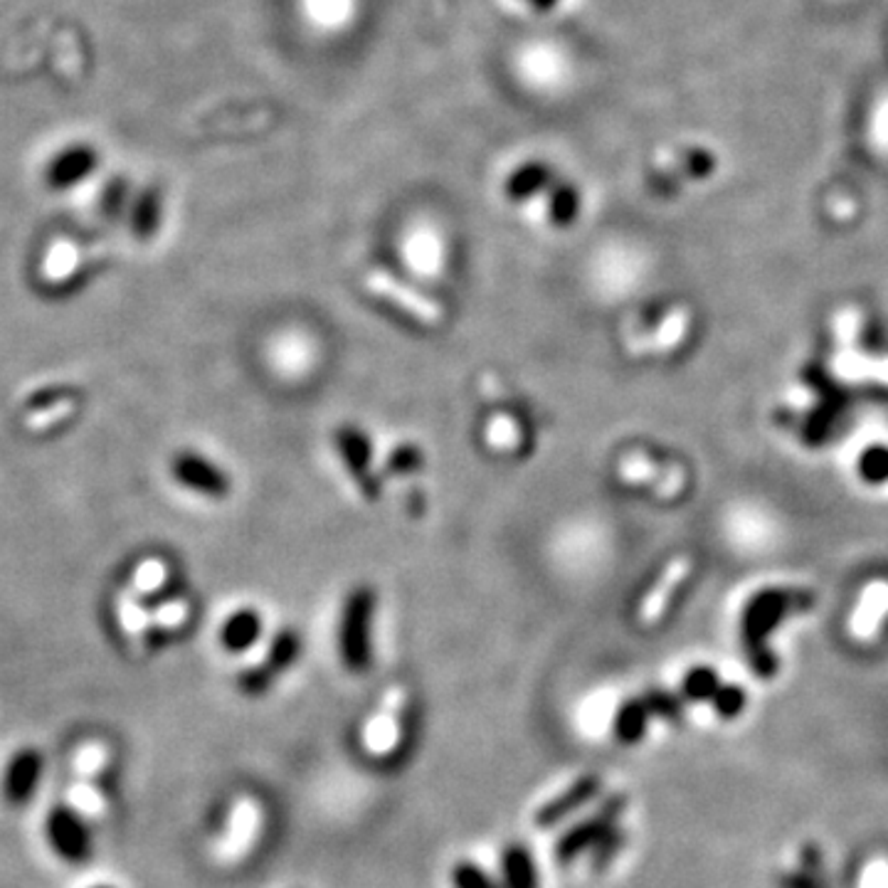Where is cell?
<instances>
[{"label":"cell","instance_id":"34","mask_svg":"<svg viewBox=\"0 0 888 888\" xmlns=\"http://www.w3.org/2000/svg\"><path fill=\"white\" fill-rule=\"evenodd\" d=\"M684 331H686V317H684V311L668 313V319L662 323L660 331H656L654 346H656V349H672V346H676V343L682 341Z\"/></svg>","mask_w":888,"mask_h":888},{"label":"cell","instance_id":"31","mask_svg":"<svg viewBox=\"0 0 888 888\" xmlns=\"http://www.w3.org/2000/svg\"><path fill=\"white\" fill-rule=\"evenodd\" d=\"M185 620H188V602L183 600L163 602L149 614V622L153 627H159V630H175V627H181Z\"/></svg>","mask_w":888,"mask_h":888},{"label":"cell","instance_id":"29","mask_svg":"<svg viewBox=\"0 0 888 888\" xmlns=\"http://www.w3.org/2000/svg\"><path fill=\"white\" fill-rule=\"evenodd\" d=\"M644 706L650 710L652 718H666V720H674L682 716V698L668 694V692H650L644 698Z\"/></svg>","mask_w":888,"mask_h":888},{"label":"cell","instance_id":"15","mask_svg":"<svg viewBox=\"0 0 888 888\" xmlns=\"http://www.w3.org/2000/svg\"><path fill=\"white\" fill-rule=\"evenodd\" d=\"M82 263L79 247L72 239H57L52 243L47 255L43 259V279L47 285H65V281L75 275Z\"/></svg>","mask_w":888,"mask_h":888},{"label":"cell","instance_id":"28","mask_svg":"<svg viewBox=\"0 0 888 888\" xmlns=\"http://www.w3.org/2000/svg\"><path fill=\"white\" fill-rule=\"evenodd\" d=\"M75 410V403L72 400H57L52 403L50 407H43V410H35L25 417V427L28 430H47V427L57 425L60 420H65V417Z\"/></svg>","mask_w":888,"mask_h":888},{"label":"cell","instance_id":"17","mask_svg":"<svg viewBox=\"0 0 888 888\" xmlns=\"http://www.w3.org/2000/svg\"><path fill=\"white\" fill-rule=\"evenodd\" d=\"M263 634V618L255 610H239L223 627V644L229 652H245Z\"/></svg>","mask_w":888,"mask_h":888},{"label":"cell","instance_id":"23","mask_svg":"<svg viewBox=\"0 0 888 888\" xmlns=\"http://www.w3.org/2000/svg\"><path fill=\"white\" fill-rule=\"evenodd\" d=\"M718 688L720 684L714 668L698 666L694 672H688L684 678V696L692 698V702H710Z\"/></svg>","mask_w":888,"mask_h":888},{"label":"cell","instance_id":"30","mask_svg":"<svg viewBox=\"0 0 888 888\" xmlns=\"http://www.w3.org/2000/svg\"><path fill=\"white\" fill-rule=\"evenodd\" d=\"M385 467L393 474H410L422 467V452L415 445H400L385 459Z\"/></svg>","mask_w":888,"mask_h":888},{"label":"cell","instance_id":"20","mask_svg":"<svg viewBox=\"0 0 888 888\" xmlns=\"http://www.w3.org/2000/svg\"><path fill=\"white\" fill-rule=\"evenodd\" d=\"M580 191L573 183H556L548 197V217L553 225L566 227L578 217Z\"/></svg>","mask_w":888,"mask_h":888},{"label":"cell","instance_id":"13","mask_svg":"<svg viewBox=\"0 0 888 888\" xmlns=\"http://www.w3.org/2000/svg\"><path fill=\"white\" fill-rule=\"evenodd\" d=\"M501 886L538 888V869L524 844H509L501 854Z\"/></svg>","mask_w":888,"mask_h":888},{"label":"cell","instance_id":"9","mask_svg":"<svg viewBox=\"0 0 888 888\" xmlns=\"http://www.w3.org/2000/svg\"><path fill=\"white\" fill-rule=\"evenodd\" d=\"M405 706V692L403 688H393L381 706V714H375L368 726H365L363 743L371 753H388V748L398 743L400 736V716Z\"/></svg>","mask_w":888,"mask_h":888},{"label":"cell","instance_id":"3","mask_svg":"<svg viewBox=\"0 0 888 888\" xmlns=\"http://www.w3.org/2000/svg\"><path fill=\"white\" fill-rule=\"evenodd\" d=\"M375 610V592L359 588L351 592L341 620V656L353 674L371 666V622Z\"/></svg>","mask_w":888,"mask_h":888},{"label":"cell","instance_id":"5","mask_svg":"<svg viewBox=\"0 0 888 888\" xmlns=\"http://www.w3.org/2000/svg\"><path fill=\"white\" fill-rule=\"evenodd\" d=\"M47 772L45 753L35 746H20L8 756L0 770V795L13 807L33 802L38 790L43 788Z\"/></svg>","mask_w":888,"mask_h":888},{"label":"cell","instance_id":"8","mask_svg":"<svg viewBox=\"0 0 888 888\" xmlns=\"http://www.w3.org/2000/svg\"><path fill=\"white\" fill-rule=\"evenodd\" d=\"M365 287H368L373 295L393 301V304H398L400 309L413 313L415 319H420L425 323L442 321V307L437 304V301L427 299L425 295H420V291L403 285V281H398L390 275H383V271H371V275L365 277Z\"/></svg>","mask_w":888,"mask_h":888},{"label":"cell","instance_id":"19","mask_svg":"<svg viewBox=\"0 0 888 888\" xmlns=\"http://www.w3.org/2000/svg\"><path fill=\"white\" fill-rule=\"evenodd\" d=\"M255 827H257L255 804L249 800L235 804L233 814H229V824H227V839L223 844L225 852L237 854L239 849H243V846L255 837Z\"/></svg>","mask_w":888,"mask_h":888},{"label":"cell","instance_id":"11","mask_svg":"<svg viewBox=\"0 0 888 888\" xmlns=\"http://www.w3.org/2000/svg\"><path fill=\"white\" fill-rule=\"evenodd\" d=\"M173 472L185 486L203 491L205 496H225L229 491V482L221 469L213 467L211 462H205L203 457H195L191 452L175 459Z\"/></svg>","mask_w":888,"mask_h":888},{"label":"cell","instance_id":"27","mask_svg":"<svg viewBox=\"0 0 888 888\" xmlns=\"http://www.w3.org/2000/svg\"><path fill=\"white\" fill-rule=\"evenodd\" d=\"M620 474H622V479H627V482H634V484H656V486H660V479H662L660 467L652 464L650 459L636 457V454H630V457L622 459Z\"/></svg>","mask_w":888,"mask_h":888},{"label":"cell","instance_id":"38","mask_svg":"<svg viewBox=\"0 0 888 888\" xmlns=\"http://www.w3.org/2000/svg\"><path fill=\"white\" fill-rule=\"evenodd\" d=\"M526 3H528L531 8L543 10V13H546V10H553V8L558 6V0H526Z\"/></svg>","mask_w":888,"mask_h":888},{"label":"cell","instance_id":"35","mask_svg":"<svg viewBox=\"0 0 888 888\" xmlns=\"http://www.w3.org/2000/svg\"><path fill=\"white\" fill-rule=\"evenodd\" d=\"M622 844H624V834H622L620 827H614V830L608 834V837H605V839L590 852L595 866H598V869H605V866H608V864L614 859V856L620 854Z\"/></svg>","mask_w":888,"mask_h":888},{"label":"cell","instance_id":"6","mask_svg":"<svg viewBox=\"0 0 888 888\" xmlns=\"http://www.w3.org/2000/svg\"><path fill=\"white\" fill-rule=\"evenodd\" d=\"M728 536L738 550L760 553L772 548V543L778 538V526L766 509L756 504H738L730 509Z\"/></svg>","mask_w":888,"mask_h":888},{"label":"cell","instance_id":"32","mask_svg":"<svg viewBox=\"0 0 888 888\" xmlns=\"http://www.w3.org/2000/svg\"><path fill=\"white\" fill-rule=\"evenodd\" d=\"M710 702H714L718 716L736 718L746 706V694H743V688H738V686H720Z\"/></svg>","mask_w":888,"mask_h":888},{"label":"cell","instance_id":"14","mask_svg":"<svg viewBox=\"0 0 888 888\" xmlns=\"http://www.w3.org/2000/svg\"><path fill=\"white\" fill-rule=\"evenodd\" d=\"M886 612H888V585L876 582L871 588H866L859 608H856V614L852 620V632L859 636V640H869V636L876 634V627H879Z\"/></svg>","mask_w":888,"mask_h":888},{"label":"cell","instance_id":"24","mask_svg":"<svg viewBox=\"0 0 888 888\" xmlns=\"http://www.w3.org/2000/svg\"><path fill=\"white\" fill-rule=\"evenodd\" d=\"M449 881H452L454 888H504L474 862L454 864L452 871H449Z\"/></svg>","mask_w":888,"mask_h":888},{"label":"cell","instance_id":"33","mask_svg":"<svg viewBox=\"0 0 888 888\" xmlns=\"http://www.w3.org/2000/svg\"><path fill=\"white\" fill-rule=\"evenodd\" d=\"M271 682H275V674H271L265 664L263 666H249V668H245L243 674H239V688H243L247 696L267 694Z\"/></svg>","mask_w":888,"mask_h":888},{"label":"cell","instance_id":"4","mask_svg":"<svg viewBox=\"0 0 888 888\" xmlns=\"http://www.w3.org/2000/svg\"><path fill=\"white\" fill-rule=\"evenodd\" d=\"M624 807H627L624 795H612L610 800H605L590 817L580 820L578 824H573L568 832L560 834V839L556 844V859L560 864H568L576 859V856L592 852L614 827H620Z\"/></svg>","mask_w":888,"mask_h":888},{"label":"cell","instance_id":"22","mask_svg":"<svg viewBox=\"0 0 888 888\" xmlns=\"http://www.w3.org/2000/svg\"><path fill=\"white\" fill-rule=\"evenodd\" d=\"M299 652H301L299 634L295 630H281L269 644L265 666L271 674L279 676L281 672H287V668L299 660Z\"/></svg>","mask_w":888,"mask_h":888},{"label":"cell","instance_id":"16","mask_svg":"<svg viewBox=\"0 0 888 888\" xmlns=\"http://www.w3.org/2000/svg\"><path fill=\"white\" fill-rule=\"evenodd\" d=\"M553 183V171L548 169L546 163H526L521 165L518 171H514L509 175L506 181V195L511 201H528V197L538 195L541 191H546V188Z\"/></svg>","mask_w":888,"mask_h":888},{"label":"cell","instance_id":"21","mask_svg":"<svg viewBox=\"0 0 888 888\" xmlns=\"http://www.w3.org/2000/svg\"><path fill=\"white\" fill-rule=\"evenodd\" d=\"M119 624H121L124 634H127L136 646L143 644L146 630H149L151 622H149V614H146L139 605V600H136L133 590H127L119 598Z\"/></svg>","mask_w":888,"mask_h":888},{"label":"cell","instance_id":"36","mask_svg":"<svg viewBox=\"0 0 888 888\" xmlns=\"http://www.w3.org/2000/svg\"><path fill=\"white\" fill-rule=\"evenodd\" d=\"M862 888H888V864L876 862L866 869Z\"/></svg>","mask_w":888,"mask_h":888},{"label":"cell","instance_id":"25","mask_svg":"<svg viewBox=\"0 0 888 888\" xmlns=\"http://www.w3.org/2000/svg\"><path fill=\"white\" fill-rule=\"evenodd\" d=\"M486 440L496 449H514L521 440V430L514 417L494 415L486 425Z\"/></svg>","mask_w":888,"mask_h":888},{"label":"cell","instance_id":"18","mask_svg":"<svg viewBox=\"0 0 888 888\" xmlns=\"http://www.w3.org/2000/svg\"><path fill=\"white\" fill-rule=\"evenodd\" d=\"M650 710H646L642 698H634V702H627L618 716H614V736H618L620 743L632 746L640 743L646 734V726H650Z\"/></svg>","mask_w":888,"mask_h":888},{"label":"cell","instance_id":"39","mask_svg":"<svg viewBox=\"0 0 888 888\" xmlns=\"http://www.w3.org/2000/svg\"><path fill=\"white\" fill-rule=\"evenodd\" d=\"M85 888H117V886H111V884H89Z\"/></svg>","mask_w":888,"mask_h":888},{"label":"cell","instance_id":"37","mask_svg":"<svg viewBox=\"0 0 888 888\" xmlns=\"http://www.w3.org/2000/svg\"><path fill=\"white\" fill-rule=\"evenodd\" d=\"M874 141L876 146H881V149H888V101L884 104L879 117L874 121Z\"/></svg>","mask_w":888,"mask_h":888},{"label":"cell","instance_id":"10","mask_svg":"<svg viewBox=\"0 0 888 888\" xmlns=\"http://www.w3.org/2000/svg\"><path fill=\"white\" fill-rule=\"evenodd\" d=\"M688 573H692V560L688 558H674L664 568L662 578L652 585V590L646 592V598L640 605V620L644 624L656 622L664 614L668 600L674 598V592L678 590V585L686 580Z\"/></svg>","mask_w":888,"mask_h":888},{"label":"cell","instance_id":"26","mask_svg":"<svg viewBox=\"0 0 888 888\" xmlns=\"http://www.w3.org/2000/svg\"><path fill=\"white\" fill-rule=\"evenodd\" d=\"M165 576H169V570H165L163 560H159V558L143 560L141 566L136 568V573H133L131 590L136 595H149V592L161 588V585L165 582Z\"/></svg>","mask_w":888,"mask_h":888},{"label":"cell","instance_id":"12","mask_svg":"<svg viewBox=\"0 0 888 888\" xmlns=\"http://www.w3.org/2000/svg\"><path fill=\"white\" fill-rule=\"evenodd\" d=\"M336 447L343 457V462L351 469L353 479H359L365 496H375V489L368 484L371 474V462H373V449L368 437L361 430H353V427H341L336 432Z\"/></svg>","mask_w":888,"mask_h":888},{"label":"cell","instance_id":"2","mask_svg":"<svg viewBox=\"0 0 888 888\" xmlns=\"http://www.w3.org/2000/svg\"><path fill=\"white\" fill-rule=\"evenodd\" d=\"M109 753L101 746L79 748L72 758L69 800L92 820L109 810Z\"/></svg>","mask_w":888,"mask_h":888},{"label":"cell","instance_id":"1","mask_svg":"<svg viewBox=\"0 0 888 888\" xmlns=\"http://www.w3.org/2000/svg\"><path fill=\"white\" fill-rule=\"evenodd\" d=\"M43 837L55 859L69 866L87 864L97 849L94 820L72 802H60L47 812Z\"/></svg>","mask_w":888,"mask_h":888},{"label":"cell","instance_id":"7","mask_svg":"<svg viewBox=\"0 0 888 888\" xmlns=\"http://www.w3.org/2000/svg\"><path fill=\"white\" fill-rule=\"evenodd\" d=\"M600 790H602L600 775H582L576 782H570V785L563 790L560 795L550 798L546 804H541L533 822H536V827H541V830L556 827V824L568 820L570 814H576L578 810L585 807V804L598 798Z\"/></svg>","mask_w":888,"mask_h":888}]
</instances>
